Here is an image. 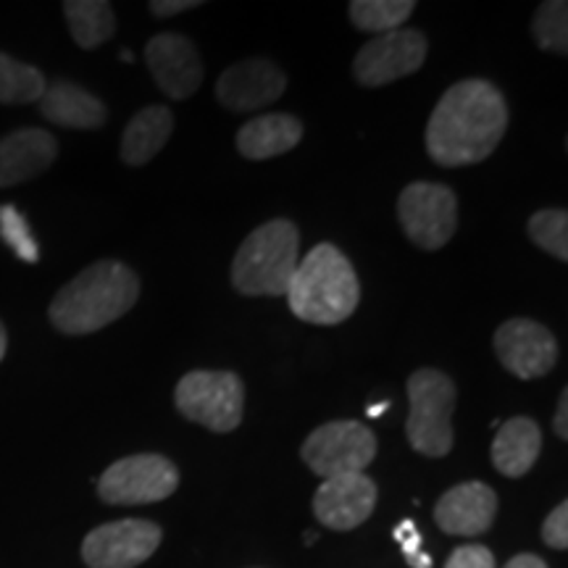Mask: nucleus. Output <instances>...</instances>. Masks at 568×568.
I'll return each instance as SVG.
<instances>
[{"mask_svg": "<svg viewBox=\"0 0 568 568\" xmlns=\"http://www.w3.org/2000/svg\"><path fill=\"white\" fill-rule=\"evenodd\" d=\"M508 130V103L487 80H464L439 98L426 124V153L445 169L471 166L495 153Z\"/></svg>", "mask_w": 568, "mask_h": 568, "instance_id": "1", "label": "nucleus"}, {"mask_svg": "<svg viewBox=\"0 0 568 568\" xmlns=\"http://www.w3.org/2000/svg\"><path fill=\"white\" fill-rule=\"evenodd\" d=\"M140 297V280L122 261H98L55 293L48 318L61 335L101 332L130 314Z\"/></svg>", "mask_w": 568, "mask_h": 568, "instance_id": "2", "label": "nucleus"}, {"mask_svg": "<svg viewBox=\"0 0 568 568\" xmlns=\"http://www.w3.org/2000/svg\"><path fill=\"white\" fill-rule=\"evenodd\" d=\"M287 303L305 324L335 326L347 322L361 303L355 268L339 247L322 243L297 264Z\"/></svg>", "mask_w": 568, "mask_h": 568, "instance_id": "3", "label": "nucleus"}, {"mask_svg": "<svg viewBox=\"0 0 568 568\" xmlns=\"http://www.w3.org/2000/svg\"><path fill=\"white\" fill-rule=\"evenodd\" d=\"M301 264V232L287 219L261 224L245 237L232 261V284L251 297L287 295Z\"/></svg>", "mask_w": 568, "mask_h": 568, "instance_id": "4", "label": "nucleus"}, {"mask_svg": "<svg viewBox=\"0 0 568 568\" xmlns=\"http://www.w3.org/2000/svg\"><path fill=\"white\" fill-rule=\"evenodd\" d=\"M456 385L437 368H418L408 379L406 437L416 453L426 458H445L453 450V410Z\"/></svg>", "mask_w": 568, "mask_h": 568, "instance_id": "5", "label": "nucleus"}, {"mask_svg": "<svg viewBox=\"0 0 568 568\" xmlns=\"http://www.w3.org/2000/svg\"><path fill=\"white\" fill-rule=\"evenodd\" d=\"M174 403L184 418L226 435L243 424L245 385L234 372H190L176 385Z\"/></svg>", "mask_w": 568, "mask_h": 568, "instance_id": "6", "label": "nucleus"}, {"mask_svg": "<svg viewBox=\"0 0 568 568\" xmlns=\"http://www.w3.org/2000/svg\"><path fill=\"white\" fill-rule=\"evenodd\" d=\"M180 487V471L159 453H138L111 464L98 479V495L109 506H148L166 500Z\"/></svg>", "mask_w": 568, "mask_h": 568, "instance_id": "7", "label": "nucleus"}, {"mask_svg": "<svg viewBox=\"0 0 568 568\" xmlns=\"http://www.w3.org/2000/svg\"><path fill=\"white\" fill-rule=\"evenodd\" d=\"M406 237L422 251H439L458 230V197L447 184L414 182L397 197Z\"/></svg>", "mask_w": 568, "mask_h": 568, "instance_id": "8", "label": "nucleus"}, {"mask_svg": "<svg viewBox=\"0 0 568 568\" xmlns=\"http://www.w3.org/2000/svg\"><path fill=\"white\" fill-rule=\"evenodd\" d=\"M301 456L324 479L364 474L376 458V437L358 422H329L305 437Z\"/></svg>", "mask_w": 568, "mask_h": 568, "instance_id": "9", "label": "nucleus"}, {"mask_svg": "<svg viewBox=\"0 0 568 568\" xmlns=\"http://www.w3.org/2000/svg\"><path fill=\"white\" fill-rule=\"evenodd\" d=\"M426 51H429V42L418 30L376 34L355 55L353 74L364 88H382V84L416 74L424 67Z\"/></svg>", "mask_w": 568, "mask_h": 568, "instance_id": "10", "label": "nucleus"}, {"mask_svg": "<svg viewBox=\"0 0 568 568\" xmlns=\"http://www.w3.org/2000/svg\"><path fill=\"white\" fill-rule=\"evenodd\" d=\"M161 527L145 518H124L92 529L82 542L90 568H138L159 550Z\"/></svg>", "mask_w": 568, "mask_h": 568, "instance_id": "11", "label": "nucleus"}, {"mask_svg": "<svg viewBox=\"0 0 568 568\" xmlns=\"http://www.w3.org/2000/svg\"><path fill=\"white\" fill-rule=\"evenodd\" d=\"M493 347L500 364L524 382L550 374L558 361V343L552 332L531 318H508L497 326Z\"/></svg>", "mask_w": 568, "mask_h": 568, "instance_id": "12", "label": "nucleus"}, {"mask_svg": "<svg viewBox=\"0 0 568 568\" xmlns=\"http://www.w3.org/2000/svg\"><path fill=\"white\" fill-rule=\"evenodd\" d=\"M145 63L153 82L172 101L193 98L203 82V61L195 42L184 34L163 32L145 45Z\"/></svg>", "mask_w": 568, "mask_h": 568, "instance_id": "13", "label": "nucleus"}, {"mask_svg": "<svg viewBox=\"0 0 568 568\" xmlns=\"http://www.w3.org/2000/svg\"><path fill=\"white\" fill-rule=\"evenodd\" d=\"M287 90V77L276 63L266 59H247L234 63L219 77L216 101L224 109L251 113L276 103Z\"/></svg>", "mask_w": 568, "mask_h": 568, "instance_id": "14", "label": "nucleus"}, {"mask_svg": "<svg viewBox=\"0 0 568 568\" xmlns=\"http://www.w3.org/2000/svg\"><path fill=\"white\" fill-rule=\"evenodd\" d=\"M376 485L366 474H343L324 479L314 495V514L324 527L351 531L374 514Z\"/></svg>", "mask_w": 568, "mask_h": 568, "instance_id": "15", "label": "nucleus"}, {"mask_svg": "<svg viewBox=\"0 0 568 568\" xmlns=\"http://www.w3.org/2000/svg\"><path fill=\"white\" fill-rule=\"evenodd\" d=\"M497 495L485 481H464L447 489L435 508V521L445 535L477 537L493 527Z\"/></svg>", "mask_w": 568, "mask_h": 568, "instance_id": "16", "label": "nucleus"}, {"mask_svg": "<svg viewBox=\"0 0 568 568\" xmlns=\"http://www.w3.org/2000/svg\"><path fill=\"white\" fill-rule=\"evenodd\" d=\"M59 142L51 132L24 126L0 140V187L30 182L53 166Z\"/></svg>", "mask_w": 568, "mask_h": 568, "instance_id": "17", "label": "nucleus"}, {"mask_svg": "<svg viewBox=\"0 0 568 568\" xmlns=\"http://www.w3.org/2000/svg\"><path fill=\"white\" fill-rule=\"evenodd\" d=\"M38 103L45 122L67 126V130H101L109 122V109L101 98L67 80L48 84Z\"/></svg>", "mask_w": 568, "mask_h": 568, "instance_id": "18", "label": "nucleus"}, {"mask_svg": "<svg viewBox=\"0 0 568 568\" xmlns=\"http://www.w3.org/2000/svg\"><path fill=\"white\" fill-rule=\"evenodd\" d=\"M542 450V432L529 416H514L497 429L493 439V466L503 477L518 479L531 471Z\"/></svg>", "mask_w": 568, "mask_h": 568, "instance_id": "19", "label": "nucleus"}, {"mask_svg": "<svg viewBox=\"0 0 568 568\" xmlns=\"http://www.w3.org/2000/svg\"><path fill=\"white\" fill-rule=\"evenodd\" d=\"M303 140V124L293 113H264L237 132V151L243 159L266 161L290 153Z\"/></svg>", "mask_w": 568, "mask_h": 568, "instance_id": "20", "label": "nucleus"}, {"mask_svg": "<svg viewBox=\"0 0 568 568\" xmlns=\"http://www.w3.org/2000/svg\"><path fill=\"white\" fill-rule=\"evenodd\" d=\"M174 132V113L166 105L138 111L122 134V159L126 166H145L163 151Z\"/></svg>", "mask_w": 568, "mask_h": 568, "instance_id": "21", "label": "nucleus"}, {"mask_svg": "<svg viewBox=\"0 0 568 568\" xmlns=\"http://www.w3.org/2000/svg\"><path fill=\"white\" fill-rule=\"evenodd\" d=\"M63 17L69 21L71 38L84 51L101 48L116 34V13L105 0H67Z\"/></svg>", "mask_w": 568, "mask_h": 568, "instance_id": "22", "label": "nucleus"}, {"mask_svg": "<svg viewBox=\"0 0 568 568\" xmlns=\"http://www.w3.org/2000/svg\"><path fill=\"white\" fill-rule=\"evenodd\" d=\"M48 82L40 69L11 59L9 53H0V103L24 105L40 101Z\"/></svg>", "mask_w": 568, "mask_h": 568, "instance_id": "23", "label": "nucleus"}, {"mask_svg": "<svg viewBox=\"0 0 568 568\" xmlns=\"http://www.w3.org/2000/svg\"><path fill=\"white\" fill-rule=\"evenodd\" d=\"M416 11L414 0H353L351 21L361 32H395L403 30V24Z\"/></svg>", "mask_w": 568, "mask_h": 568, "instance_id": "24", "label": "nucleus"}, {"mask_svg": "<svg viewBox=\"0 0 568 568\" xmlns=\"http://www.w3.org/2000/svg\"><path fill=\"white\" fill-rule=\"evenodd\" d=\"M531 34L537 45L548 53L566 55L568 51V3L564 0H548L531 19Z\"/></svg>", "mask_w": 568, "mask_h": 568, "instance_id": "25", "label": "nucleus"}, {"mask_svg": "<svg viewBox=\"0 0 568 568\" xmlns=\"http://www.w3.org/2000/svg\"><path fill=\"white\" fill-rule=\"evenodd\" d=\"M529 237L552 258L568 261V213L564 209L537 211L529 219Z\"/></svg>", "mask_w": 568, "mask_h": 568, "instance_id": "26", "label": "nucleus"}, {"mask_svg": "<svg viewBox=\"0 0 568 568\" xmlns=\"http://www.w3.org/2000/svg\"><path fill=\"white\" fill-rule=\"evenodd\" d=\"M0 234H3L6 245L13 247V253L19 255L27 264H38L40 253L34 245V237L30 232V224L13 205H0Z\"/></svg>", "mask_w": 568, "mask_h": 568, "instance_id": "27", "label": "nucleus"}, {"mask_svg": "<svg viewBox=\"0 0 568 568\" xmlns=\"http://www.w3.org/2000/svg\"><path fill=\"white\" fill-rule=\"evenodd\" d=\"M395 539L403 545V552H406V560L410 568H432V558L426 556V552L418 550V545H422V537H418L416 531V524L410 521H403L400 527L395 529Z\"/></svg>", "mask_w": 568, "mask_h": 568, "instance_id": "28", "label": "nucleus"}, {"mask_svg": "<svg viewBox=\"0 0 568 568\" xmlns=\"http://www.w3.org/2000/svg\"><path fill=\"white\" fill-rule=\"evenodd\" d=\"M542 539L552 550L568 548V503L564 500L542 524Z\"/></svg>", "mask_w": 568, "mask_h": 568, "instance_id": "29", "label": "nucleus"}, {"mask_svg": "<svg viewBox=\"0 0 568 568\" xmlns=\"http://www.w3.org/2000/svg\"><path fill=\"white\" fill-rule=\"evenodd\" d=\"M445 568H495V556L485 545H460L450 552Z\"/></svg>", "mask_w": 568, "mask_h": 568, "instance_id": "30", "label": "nucleus"}, {"mask_svg": "<svg viewBox=\"0 0 568 568\" xmlns=\"http://www.w3.org/2000/svg\"><path fill=\"white\" fill-rule=\"evenodd\" d=\"M201 6V0H153L151 3V11L153 17H176V13H184V11H193Z\"/></svg>", "mask_w": 568, "mask_h": 568, "instance_id": "31", "label": "nucleus"}, {"mask_svg": "<svg viewBox=\"0 0 568 568\" xmlns=\"http://www.w3.org/2000/svg\"><path fill=\"white\" fill-rule=\"evenodd\" d=\"M566 418H568V393L564 389V393H560L556 416H552V429H556V435H558L560 439H568V424H566Z\"/></svg>", "mask_w": 568, "mask_h": 568, "instance_id": "32", "label": "nucleus"}, {"mask_svg": "<svg viewBox=\"0 0 568 568\" xmlns=\"http://www.w3.org/2000/svg\"><path fill=\"white\" fill-rule=\"evenodd\" d=\"M506 568H548V566H545L542 558L524 552V556H516L514 560H508Z\"/></svg>", "mask_w": 568, "mask_h": 568, "instance_id": "33", "label": "nucleus"}, {"mask_svg": "<svg viewBox=\"0 0 568 568\" xmlns=\"http://www.w3.org/2000/svg\"><path fill=\"white\" fill-rule=\"evenodd\" d=\"M6 351H9V332H6L3 322H0V364H3Z\"/></svg>", "mask_w": 568, "mask_h": 568, "instance_id": "34", "label": "nucleus"}, {"mask_svg": "<svg viewBox=\"0 0 568 568\" xmlns=\"http://www.w3.org/2000/svg\"><path fill=\"white\" fill-rule=\"evenodd\" d=\"M385 408H387V403H379V406H372V408H368L366 414H368V416H382V410H385Z\"/></svg>", "mask_w": 568, "mask_h": 568, "instance_id": "35", "label": "nucleus"}, {"mask_svg": "<svg viewBox=\"0 0 568 568\" xmlns=\"http://www.w3.org/2000/svg\"><path fill=\"white\" fill-rule=\"evenodd\" d=\"M305 542L314 545L316 542V531H308V535H305Z\"/></svg>", "mask_w": 568, "mask_h": 568, "instance_id": "36", "label": "nucleus"}]
</instances>
